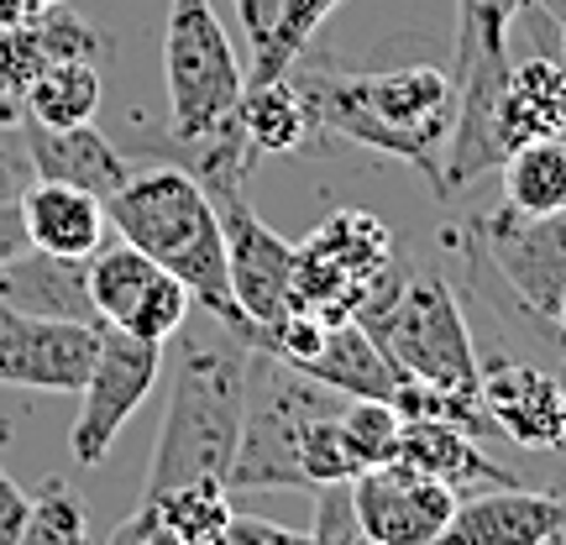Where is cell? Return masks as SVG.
<instances>
[{
    "label": "cell",
    "mask_w": 566,
    "mask_h": 545,
    "mask_svg": "<svg viewBox=\"0 0 566 545\" xmlns=\"http://www.w3.org/2000/svg\"><path fill=\"white\" fill-rule=\"evenodd\" d=\"M294 74L315 105L321 132H336L367 153L420 168L436 200H446V142L457 126V84L446 69L409 63L384 74H336V69L294 63Z\"/></svg>",
    "instance_id": "6da1fadb"
},
{
    "label": "cell",
    "mask_w": 566,
    "mask_h": 545,
    "mask_svg": "<svg viewBox=\"0 0 566 545\" xmlns=\"http://www.w3.org/2000/svg\"><path fill=\"white\" fill-rule=\"evenodd\" d=\"M174 378H168V409H163L158 441H153V467L142 499H158L179 483L216 478L226 483L237 436H242L247 405V342L210 315L205 331H179L174 336Z\"/></svg>",
    "instance_id": "7a4b0ae2"
},
{
    "label": "cell",
    "mask_w": 566,
    "mask_h": 545,
    "mask_svg": "<svg viewBox=\"0 0 566 545\" xmlns=\"http://www.w3.org/2000/svg\"><path fill=\"white\" fill-rule=\"evenodd\" d=\"M105 221L116 226L122 242L147 252L158 268H168L205 315H216L247 342V315L231 294V273H226L221 216L189 168L158 158L147 168H132V179L105 200Z\"/></svg>",
    "instance_id": "3957f363"
},
{
    "label": "cell",
    "mask_w": 566,
    "mask_h": 545,
    "mask_svg": "<svg viewBox=\"0 0 566 545\" xmlns=\"http://www.w3.org/2000/svg\"><path fill=\"white\" fill-rule=\"evenodd\" d=\"M357 325L378 342L399 378L457 388V394H472L483 378V357L462 315V300L436 273H415L409 263H399L384 289L357 310Z\"/></svg>",
    "instance_id": "277c9868"
},
{
    "label": "cell",
    "mask_w": 566,
    "mask_h": 545,
    "mask_svg": "<svg viewBox=\"0 0 566 545\" xmlns=\"http://www.w3.org/2000/svg\"><path fill=\"white\" fill-rule=\"evenodd\" d=\"M346 394L315 384L310 373L283 363L263 346H247V405L237 457L226 472L231 493H263V488H289L310 493V478L300 467V430L310 415L342 405Z\"/></svg>",
    "instance_id": "5b68a950"
},
{
    "label": "cell",
    "mask_w": 566,
    "mask_h": 545,
    "mask_svg": "<svg viewBox=\"0 0 566 545\" xmlns=\"http://www.w3.org/2000/svg\"><path fill=\"white\" fill-rule=\"evenodd\" d=\"M163 84H168V142H195L237 116L247 69L210 0H168Z\"/></svg>",
    "instance_id": "8992f818"
},
{
    "label": "cell",
    "mask_w": 566,
    "mask_h": 545,
    "mask_svg": "<svg viewBox=\"0 0 566 545\" xmlns=\"http://www.w3.org/2000/svg\"><path fill=\"white\" fill-rule=\"evenodd\" d=\"M399 263V242L373 210H336L294 247V304L331 325L357 321Z\"/></svg>",
    "instance_id": "52a82bcc"
},
{
    "label": "cell",
    "mask_w": 566,
    "mask_h": 545,
    "mask_svg": "<svg viewBox=\"0 0 566 545\" xmlns=\"http://www.w3.org/2000/svg\"><path fill=\"white\" fill-rule=\"evenodd\" d=\"M163 373V346L142 342L132 331L101 325V352L95 367L80 388V415L69 430V457L80 467H101L111 457L116 436L126 430V420L142 409V399L158 388Z\"/></svg>",
    "instance_id": "ba28073f"
},
{
    "label": "cell",
    "mask_w": 566,
    "mask_h": 545,
    "mask_svg": "<svg viewBox=\"0 0 566 545\" xmlns=\"http://www.w3.org/2000/svg\"><path fill=\"white\" fill-rule=\"evenodd\" d=\"M226 231V273H231V294L247 315V346L258 331L279 321L294 304V242H283L279 231L252 210L247 184H226V189H205Z\"/></svg>",
    "instance_id": "9c48e42d"
},
{
    "label": "cell",
    "mask_w": 566,
    "mask_h": 545,
    "mask_svg": "<svg viewBox=\"0 0 566 545\" xmlns=\"http://www.w3.org/2000/svg\"><path fill=\"white\" fill-rule=\"evenodd\" d=\"M478 252L535 321L556 325V304L566 294V205L546 216H525L514 205L493 210L478 221Z\"/></svg>",
    "instance_id": "30bf717a"
},
{
    "label": "cell",
    "mask_w": 566,
    "mask_h": 545,
    "mask_svg": "<svg viewBox=\"0 0 566 545\" xmlns=\"http://www.w3.org/2000/svg\"><path fill=\"white\" fill-rule=\"evenodd\" d=\"M90 300H95L101 325L132 331V336L158 346L174 342L189 325V310H195L189 289L122 237L101 242V252L90 258Z\"/></svg>",
    "instance_id": "8fae6325"
},
{
    "label": "cell",
    "mask_w": 566,
    "mask_h": 545,
    "mask_svg": "<svg viewBox=\"0 0 566 545\" xmlns=\"http://www.w3.org/2000/svg\"><path fill=\"white\" fill-rule=\"evenodd\" d=\"M457 493L436 478H424L399 457L363 467L352 478V514L373 545H436L451 525Z\"/></svg>",
    "instance_id": "7c38bea8"
},
{
    "label": "cell",
    "mask_w": 566,
    "mask_h": 545,
    "mask_svg": "<svg viewBox=\"0 0 566 545\" xmlns=\"http://www.w3.org/2000/svg\"><path fill=\"white\" fill-rule=\"evenodd\" d=\"M101 352V325L21 315L0 304V388L80 394Z\"/></svg>",
    "instance_id": "4fadbf2b"
},
{
    "label": "cell",
    "mask_w": 566,
    "mask_h": 545,
    "mask_svg": "<svg viewBox=\"0 0 566 545\" xmlns=\"http://www.w3.org/2000/svg\"><path fill=\"white\" fill-rule=\"evenodd\" d=\"M483 405L499 425V436L520 451H566V394L562 373H551L535 357H488L483 363Z\"/></svg>",
    "instance_id": "5bb4252c"
},
{
    "label": "cell",
    "mask_w": 566,
    "mask_h": 545,
    "mask_svg": "<svg viewBox=\"0 0 566 545\" xmlns=\"http://www.w3.org/2000/svg\"><path fill=\"white\" fill-rule=\"evenodd\" d=\"M566 488H488L472 499H457L451 525L441 541L451 545H541L562 520Z\"/></svg>",
    "instance_id": "9a60e30c"
},
{
    "label": "cell",
    "mask_w": 566,
    "mask_h": 545,
    "mask_svg": "<svg viewBox=\"0 0 566 545\" xmlns=\"http://www.w3.org/2000/svg\"><path fill=\"white\" fill-rule=\"evenodd\" d=\"M21 142H27V158H32V179H53V184H74L95 200H111L126 179H132V163L116 142L95 132V126H38L21 116Z\"/></svg>",
    "instance_id": "2e32d148"
},
{
    "label": "cell",
    "mask_w": 566,
    "mask_h": 545,
    "mask_svg": "<svg viewBox=\"0 0 566 545\" xmlns=\"http://www.w3.org/2000/svg\"><path fill=\"white\" fill-rule=\"evenodd\" d=\"M394 457L424 478L446 483L457 499H472V493H488V488H514L525 483L514 467H499L488 462V451L478 446V436H467L457 425H441V420H405L399 425V446Z\"/></svg>",
    "instance_id": "e0dca14e"
},
{
    "label": "cell",
    "mask_w": 566,
    "mask_h": 545,
    "mask_svg": "<svg viewBox=\"0 0 566 545\" xmlns=\"http://www.w3.org/2000/svg\"><path fill=\"white\" fill-rule=\"evenodd\" d=\"M0 304L21 315H48V321H84L101 325L90 300V258H53L27 247L0 263Z\"/></svg>",
    "instance_id": "ac0fdd59"
},
{
    "label": "cell",
    "mask_w": 566,
    "mask_h": 545,
    "mask_svg": "<svg viewBox=\"0 0 566 545\" xmlns=\"http://www.w3.org/2000/svg\"><path fill=\"white\" fill-rule=\"evenodd\" d=\"M21 210V231L27 247L53 252V258H95L105 242V200L84 195L74 184H53V179H32L17 195Z\"/></svg>",
    "instance_id": "d6986e66"
},
{
    "label": "cell",
    "mask_w": 566,
    "mask_h": 545,
    "mask_svg": "<svg viewBox=\"0 0 566 545\" xmlns=\"http://www.w3.org/2000/svg\"><path fill=\"white\" fill-rule=\"evenodd\" d=\"M566 137V63L530 53L509 63L504 95H499V147L504 158L525 142Z\"/></svg>",
    "instance_id": "ffe728a7"
},
{
    "label": "cell",
    "mask_w": 566,
    "mask_h": 545,
    "mask_svg": "<svg viewBox=\"0 0 566 545\" xmlns=\"http://www.w3.org/2000/svg\"><path fill=\"white\" fill-rule=\"evenodd\" d=\"M294 367L310 373L315 384L346 394V399H394V388H399V373L388 367L378 342H373L357 321H336L325 331L321 352L304 357V363H294Z\"/></svg>",
    "instance_id": "44dd1931"
},
{
    "label": "cell",
    "mask_w": 566,
    "mask_h": 545,
    "mask_svg": "<svg viewBox=\"0 0 566 545\" xmlns=\"http://www.w3.org/2000/svg\"><path fill=\"white\" fill-rule=\"evenodd\" d=\"M237 122H242L252 153H300L310 137H321L315 105H310L294 69L268 84H247L242 105H237Z\"/></svg>",
    "instance_id": "7402d4cb"
},
{
    "label": "cell",
    "mask_w": 566,
    "mask_h": 545,
    "mask_svg": "<svg viewBox=\"0 0 566 545\" xmlns=\"http://www.w3.org/2000/svg\"><path fill=\"white\" fill-rule=\"evenodd\" d=\"M101 69L95 59H53L21 95V116L38 126H84L101 111Z\"/></svg>",
    "instance_id": "603a6c76"
},
{
    "label": "cell",
    "mask_w": 566,
    "mask_h": 545,
    "mask_svg": "<svg viewBox=\"0 0 566 545\" xmlns=\"http://www.w3.org/2000/svg\"><path fill=\"white\" fill-rule=\"evenodd\" d=\"M504 179V205L525 210V216H546L566 205V137L525 142L499 163Z\"/></svg>",
    "instance_id": "cb8c5ba5"
},
{
    "label": "cell",
    "mask_w": 566,
    "mask_h": 545,
    "mask_svg": "<svg viewBox=\"0 0 566 545\" xmlns=\"http://www.w3.org/2000/svg\"><path fill=\"white\" fill-rule=\"evenodd\" d=\"M137 504H153L163 514V525L179 535V545H216L221 530L231 525V488L216 483V478H200V483H179L158 493V499H137Z\"/></svg>",
    "instance_id": "d4e9b609"
},
{
    "label": "cell",
    "mask_w": 566,
    "mask_h": 545,
    "mask_svg": "<svg viewBox=\"0 0 566 545\" xmlns=\"http://www.w3.org/2000/svg\"><path fill=\"white\" fill-rule=\"evenodd\" d=\"M399 425H405V415L388 405V399H346V409H342V441H346V457H352V478H357L363 467L394 462Z\"/></svg>",
    "instance_id": "484cf974"
},
{
    "label": "cell",
    "mask_w": 566,
    "mask_h": 545,
    "mask_svg": "<svg viewBox=\"0 0 566 545\" xmlns=\"http://www.w3.org/2000/svg\"><path fill=\"white\" fill-rule=\"evenodd\" d=\"M17 545H90V514L69 483H42Z\"/></svg>",
    "instance_id": "4316f807"
},
{
    "label": "cell",
    "mask_w": 566,
    "mask_h": 545,
    "mask_svg": "<svg viewBox=\"0 0 566 545\" xmlns=\"http://www.w3.org/2000/svg\"><path fill=\"white\" fill-rule=\"evenodd\" d=\"M32 184V158L21 142V122H0V200H17Z\"/></svg>",
    "instance_id": "83f0119b"
},
{
    "label": "cell",
    "mask_w": 566,
    "mask_h": 545,
    "mask_svg": "<svg viewBox=\"0 0 566 545\" xmlns=\"http://www.w3.org/2000/svg\"><path fill=\"white\" fill-rule=\"evenodd\" d=\"M216 545H310L304 530H283L273 520H258V514H231V525L221 530Z\"/></svg>",
    "instance_id": "f1b7e54d"
},
{
    "label": "cell",
    "mask_w": 566,
    "mask_h": 545,
    "mask_svg": "<svg viewBox=\"0 0 566 545\" xmlns=\"http://www.w3.org/2000/svg\"><path fill=\"white\" fill-rule=\"evenodd\" d=\"M105 545H179V535L163 525V514L153 504H137L122 525L111 530V541H105Z\"/></svg>",
    "instance_id": "f546056e"
},
{
    "label": "cell",
    "mask_w": 566,
    "mask_h": 545,
    "mask_svg": "<svg viewBox=\"0 0 566 545\" xmlns=\"http://www.w3.org/2000/svg\"><path fill=\"white\" fill-rule=\"evenodd\" d=\"M27 514H32V493H27L11 472H0V545H17Z\"/></svg>",
    "instance_id": "4dcf8cb0"
},
{
    "label": "cell",
    "mask_w": 566,
    "mask_h": 545,
    "mask_svg": "<svg viewBox=\"0 0 566 545\" xmlns=\"http://www.w3.org/2000/svg\"><path fill=\"white\" fill-rule=\"evenodd\" d=\"M279 11H283V0H237V17H242V32H247V48H252V53L273 38Z\"/></svg>",
    "instance_id": "1f68e13d"
},
{
    "label": "cell",
    "mask_w": 566,
    "mask_h": 545,
    "mask_svg": "<svg viewBox=\"0 0 566 545\" xmlns=\"http://www.w3.org/2000/svg\"><path fill=\"white\" fill-rule=\"evenodd\" d=\"M27 252V231H21V210L17 200H0V263Z\"/></svg>",
    "instance_id": "d6a6232c"
},
{
    "label": "cell",
    "mask_w": 566,
    "mask_h": 545,
    "mask_svg": "<svg viewBox=\"0 0 566 545\" xmlns=\"http://www.w3.org/2000/svg\"><path fill=\"white\" fill-rule=\"evenodd\" d=\"M530 6H535L541 17H551V21H556V27H562V21H566V0H530Z\"/></svg>",
    "instance_id": "836d02e7"
},
{
    "label": "cell",
    "mask_w": 566,
    "mask_h": 545,
    "mask_svg": "<svg viewBox=\"0 0 566 545\" xmlns=\"http://www.w3.org/2000/svg\"><path fill=\"white\" fill-rule=\"evenodd\" d=\"M556 336H562V346H566V294H562V304H556Z\"/></svg>",
    "instance_id": "e575fe53"
},
{
    "label": "cell",
    "mask_w": 566,
    "mask_h": 545,
    "mask_svg": "<svg viewBox=\"0 0 566 545\" xmlns=\"http://www.w3.org/2000/svg\"><path fill=\"white\" fill-rule=\"evenodd\" d=\"M562 63H566V21H562Z\"/></svg>",
    "instance_id": "d590c367"
},
{
    "label": "cell",
    "mask_w": 566,
    "mask_h": 545,
    "mask_svg": "<svg viewBox=\"0 0 566 545\" xmlns=\"http://www.w3.org/2000/svg\"><path fill=\"white\" fill-rule=\"evenodd\" d=\"M562 394H566V367H562Z\"/></svg>",
    "instance_id": "8d00e7d4"
},
{
    "label": "cell",
    "mask_w": 566,
    "mask_h": 545,
    "mask_svg": "<svg viewBox=\"0 0 566 545\" xmlns=\"http://www.w3.org/2000/svg\"><path fill=\"white\" fill-rule=\"evenodd\" d=\"M38 6H53V0H38Z\"/></svg>",
    "instance_id": "74e56055"
},
{
    "label": "cell",
    "mask_w": 566,
    "mask_h": 545,
    "mask_svg": "<svg viewBox=\"0 0 566 545\" xmlns=\"http://www.w3.org/2000/svg\"><path fill=\"white\" fill-rule=\"evenodd\" d=\"M436 545H451V541H436Z\"/></svg>",
    "instance_id": "f35d334b"
}]
</instances>
